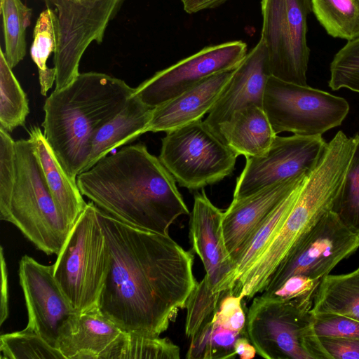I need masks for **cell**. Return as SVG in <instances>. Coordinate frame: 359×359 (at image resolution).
I'll list each match as a JSON object with an SVG mask.
<instances>
[{
	"mask_svg": "<svg viewBox=\"0 0 359 359\" xmlns=\"http://www.w3.org/2000/svg\"><path fill=\"white\" fill-rule=\"evenodd\" d=\"M110 265L98 308L122 330L158 337L186 307L194 256L169 235L126 224L99 208Z\"/></svg>",
	"mask_w": 359,
	"mask_h": 359,
	"instance_id": "cell-1",
	"label": "cell"
},
{
	"mask_svg": "<svg viewBox=\"0 0 359 359\" xmlns=\"http://www.w3.org/2000/svg\"><path fill=\"white\" fill-rule=\"evenodd\" d=\"M312 11L327 34L353 40L359 37V0H311Z\"/></svg>",
	"mask_w": 359,
	"mask_h": 359,
	"instance_id": "cell-25",
	"label": "cell"
},
{
	"mask_svg": "<svg viewBox=\"0 0 359 359\" xmlns=\"http://www.w3.org/2000/svg\"><path fill=\"white\" fill-rule=\"evenodd\" d=\"M318 338L330 359H359V339Z\"/></svg>",
	"mask_w": 359,
	"mask_h": 359,
	"instance_id": "cell-39",
	"label": "cell"
},
{
	"mask_svg": "<svg viewBox=\"0 0 359 359\" xmlns=\"http://www.w3.org/2000/svg\"><path fill=\"white\" fill-rule=\"evenodd\" d=\"M276 135L263 108L250 105L233 116L222 141L238 156L258 157L269 151Z\"/></svg>",
	"mask_w": 359,
	"mask_h": 359,
	"instance_id": "cell-22",
	"label": "cell"
},
{
	"mask_svg": "<svg viewBox=\"0 0 359 359\" xmlns=\"http://www.w3.org/2000/svg\"><path fill=\"white\" fill-rule=\"evenodd\" d=\"M17 175L0 219L15 226L35 247L58 255L71 227L58 211L29 139L15 141Z\"/></svg>",
	"mask_w": 359,
	"mask_h": 359,
	"instance_id": "cell-5",
	"label": "cell"
},
{
	"mask_svg": "<svg viewBox=\"0 0 359 359\" xmlns=\"http://www.w3.org/2000/svg\"><path fill=\"white\" fill-rule=\"evenodd\" d=\"M244 333L223 327L212 320L201 327L190 338L186 358L189 359H226L236 355L235 344Z\"/></svg>",
	"mask_w": 359,
	"mask_h": 359,
	"instance_id": "cell-30",
	"label": "cell"
},
{
	"mask_svg": "<svg viewBox=\"0 0 359 359\" xmlns=\"http://www.w3.org/2000/svg\"><path fill=\"white\" fill-rule=\"evenodd\" d=\"M1 359H65L41 336L26 327L0 337Z\"/></svg>",
	"mask_w": 359,
	"mask_h": 359,
	"instance_id": "cell-32",
	"label": "cell"
},
{
	"mask_svg": "<svg viewBox=\"0 0 359 359\" xmlns=\"http://www.w3.org/2000/svg\"><path fill=\"white\" fill-rule=\"evenodd\" d=\"M269 76L268 55L260 39L234 69L203 121L219 138L222 140L224 130L237 112L250 105L263 108L264 94Z\"/></svg>",
	"mask_w": 359,
	"mask_h": 359,
	"instance_id": "cell-15",
	"label": "cell"
},
{
	"mask_svg": "<svg viewBox=\"0 0 359 359\" xmlns=\"http://www.w3.org/2000/svg\"><path fill=\"white\" fill-rule=\"evenodd\" d=\"M134 90L121 79L90 72L46 100L43 133L72 181L76 182L97 132L122 110Z\"/></svg>",
	"mask_w": 359,
	"mask_h": 359,
	"instance_id": "cell-3",
	"label": "cell"
},
{
	"mask_svg": "<svg viewBox=\"0 0 359 359\" xmlns=\"http://www.w3.org/2000/svg\"><path fill=\"white\" fill-rule=\"evenodd\" d=\"M238 154L202 120L166 133L158 158L180 187L198 190L231 174Z\"/></svg>",
	"mask_w": 359,
	"mask_h": 359,
	"instance_id": "cell-8",
	"label": "cell"
},
{
	"mask_svg": "<svg viewBox=\"0 0 359 359\" xmlns=\"http://www.w3.org/2000/svg\"><path fill=\"white\" fill-rule=\"evenodd\" d=\"M263 109L276 135L290 132L316 136L340 126L349 104L341 97L269 76Z\"/></svg>",
	"mask_w": 359,
	"mask_h": 359,
	"instance_id": "cell-9",
	"label": "cell"
},
{
	"mask_svg": "<svg viewBox=\"0 0 359 359\" xmlns=\"http://www.w3.org/2000/svg\"><path fill=\"white\" fill-rule=\"evenodd\" d=\"M123 332L97 306L66 320L55 347L65 359H107Z\"/></svg>",
	"mask_w": 359,
	"mask_h": 359,
	"instance_id": "cell-18",
	"label": "cell"
},
{
	"mask_svg": "<svg viewBox=\"0 0 359 359\" xmlns=\"http://www.w3.org/2000/svg\"><path fill=\"white\" fill-rule=\"evenodd\" d=\"M234 69L213 74L172 99L154 107L147 133H167L201 120L218 100Z\"/></svg>",
	"mask_w": 359,
	"mask_h": 359,
	"instance_id": "cell-19",
	"label": "cell"
},
{
	"mask_svg": "<svg viewBox=\"0 0 359 359\" xmlns=\"http://www.w3.org/2000/svg\"><path fill=\"white\" fill-rule=\"evenodd\" d=\"M261 39L271 76L306 86L310 48L306 41L311 0H261Z\"/></svg>",
	"mask_w": 359,
	"mask_h": 359,
	"instance_id": "cell-10",
	"label": "cell"
},
{
	"mask_svg": "<svg viewBox=\"0 0 359 359\" xmlns=\"http://www.w3.org/2000/svg\"><path fill=\"white\" fill-rule=\"evenodd\" d=\"M328 86L332 90L347 88L359 93V37L348 41L334 56Z\"/></svg>",
	"mask_w": 359,
	"mask_h": 359,
	"instance_id": "cell-34",
	"label": "cell"
},
{
	"mask_svg": "<svg viewBox=\"0 0 359 359\" xmlns=\"http://www.w3.org/2000/svg\"><path fill=\"white\" fill-rule=\"evenodd\" d=\"M352 155L331 210L359 236V132L353 137Z\"/></svg>",
	"mask_w": 359,
	"mask_h": 359,
	"instance_id": "cell-31",
	"label": "cell"
},
{
	"mask_svg": "<svg viewBox=\"0 0 359 359\" xmlns=\"http://www.w3.org/2000/svg\"><path fill=\"white\" fill-rule=\"evenodd\" d=\"M358 248L359 236L330 210L291 249L272 273L262 293L273 292L295 275L321 280Z\"/></svg>",
	"mask_w": 359,
	"mask_h": 359,
	"instance_id": "cell-11",
	"label": "cell"
},
{
	"mask_svg": "<svg viewBox=\"0 0 359 359\" xmlns=\"http://www.w3.org/2000/svg\"><path fill=\"white\" fill-rule=\"evenodd\" d=\"M311 314L318 337L359 339V321L333 313Z\"/></svg>",
	"mask_w": 359,
	"mask_h": 359,
	"instance_id": "cell-36",
	"label": "cell"
},
{
	"mask_svg": "<svg viewBox=\"0 0 359 359\" xmlns=\"http://www.w3.org/2000/svg\"><path fill=\"white\" fill-rule=\"evenodd\" d=\"M18 275L27 311L26 328L56 348L61 327L76 313L54 276V264H42L24 255L19 262Z\"/></svg>",
	"mask_w": 359,
	"mask_h": 359,
	"instance_id": "cell-14",
	"label": "cell"
},
{
	"mask_svg": "<svg viewBox=\"0 0 359 359\" xmlns=\"http://www.w3.org/2000/svg\"><path fill=\"white\" fill-rule=\"evenodd\" d=\"M110 265V251L91 201L67 236L54 264V276L76 313L98 306Z\"/></svg>",
	"mask_w": 359,
	"mask_h": 359,
	"instance_id": "cell-6",
	"label": "cell"
},
{
	"mask_svg": "<svg viewBox=\"0 0 359 359\" xmlns=\"http://www.w3.org/2000/svg\"><path fill=\"white\" fill-rule=\"evenodd\" d=\"M153 109L133 94L122 110L95 134L90 155L81 172L90 168L114 149L147 133Z\"/></svg>",
	"mask_w": 359,
	"mask_h": 359,
	"instance_id": "cell-21",
	"label": "cell"
},
{
	"mask_svg": "<svg viewBox=\"0 0 359 359\" xmlns=\"http://www.w3.org/2000/svg\"><path fill=\"white\" fill-rule=\"evenodd\" d=\"M227 290L214 293L205 276L197 282L185 307V334L187 338H191L201 327L212 320L219 302Z\"/></svg>",
	"mask_w": 359,
	"mask_h": 359,
	"instance_id": "cell-33",
	"label": "cell"
},
{
	"mask_svg": "<svg viewBox=\"0 0 359 359\" xmlns=\"http://www.w3.org/2000/svg\"><path fill=\"white\" fill-rule=\"evenodd\" d=\"M247 53L248 46L243 41L205 46L156 72L135 88L133 95L154 108L213 74L236 69Z\"/></svg>",
	"mask_w": 359,
	"mask_h": 359,
	"instance_id": "cell-13",
	"label": "cell"
},
{
	"mask_svg": "<svg viewBox=\"0 0 359 359\" xmlns=\"http://www.w3.org/2000/svg\"><path fill=\"white\" fill-rule=\"evenodd\" d=\"M29 139L57 208L72 228L87 203L76 182L69 178L61 166L41 128L32 127Z\"/></svg>",
	"mask_w": 359,
	"mask_h": 359,
	"instance_id": "cell-20",
	"label": "cell"
},
{
	"mask_svg": "<svg viewBox=\"0 0 359 359\" xmlns=\"http://www.w3.org/2000/svg\"><path fill=\"white\" fill-rule=\"evenodd\" d=\"M1 323L6 320L8 316V274L6 260L4 256L3 248L1 247Z\"/></svg>",
	"mask_w": 359,
	"mask_h": 359,
	"instance_id": "cell-40",
	"label": "cell"
},
{
	"mask_svg": "<svg viewBox=\"0 0 359 359\" xmlns=\"http://www.w3.org/2000/svg\"><path fill=\"white\" fill-rule=\"evenodd\" d=\"M1 13L5 41V57L13 68L26 55V28L32 11L21 0H1Z\"/></svg>",
	"mask_w": 359,
	"mask_h": 359,
	"instance_id": "cell-28",
	"label": "cell"
},
{
	"mask_svg": "<svg viewBox=\"0 0 359 359\" xmlns=\"http://www.w3.org/2000/svg\"><path fill=\"white\" fill-rule=\"evenodd\" d=\"M353 149V138L339 130L328 142L318 165L306 177L279 231L231 288L248 300L262 293L276 269L294 245L331 210Z\"/></svg>",
	"mask_w": 359,
	"mask_h": 359,
	"instance_id": "cell-4",
	"label": "cell"
},
{
	"mask_svg": "<svg viewBox=\"0 0 359 359\" xmlns=\"http://www.w3.org/2000/svg\"><path fill=\"white\" fill-rule=\"evenodd\" d=\"M76 184L98 208L137 229L169 235L171 224L189 214L176 180L144 144L103 157Z\"/></svg>",
	"mask_w": 359,
	"mask_h": 359,
	"instance_id": "cell-2",
	"label": "cell"
},
{
	"mask_svg": "<svg viewBox=\"0 0 359 359\" xmlns=\"http://www.w3.org/2000/svg\"><path fill=\"white\" fill-rule=\"evenodd\" d=\"M310 312L337 313L359 321V267L348 273L324 276Z\"/></svg>",
	"mask_w": 359,
	"mask_h": 359,
	"instance_id": "cell-23",
	"label": "cell"
},
{
	"mask_svg": "<svg viewBox=\"0 0 359 359\" xmlns=\"http://www.w3.org/2000/svg\"><path fill=\"white\" fill-rule=\"evenodd\" d=\"M180 348L168 338L123 332L107 359H179Z\"/></svg>",
	"mask_w": 359,
	"mask_h": 359,
	"instance_id": "cell-29",
	"label": "cell"
},
{
	"mask_svg": "<svg viewBox=\"0 0 359 359\" xmlns=\"http://www.w3.org/2000/svg\"><path fill=\"white\" fill-rule=\"evenodd\" d=\"M235 351L236 355L239 356L241 359H252L253 358L257 351L250 342L248 337L241 336L240 337L235 344Z\"/></svg>",
	"mask_w": 359,
	"mask_h": 359,
	"instance_id": "cell-42",
	"label": "cell"
},
{
	"mask_svg": "<svg viewBox=\"0 0 359 359\" xmlns=\"http://www.w3.org/2000/svg\"><path fill=\"white\" fill-rule=\"evenodd\" d=\"M320 280L311 279L302 275H295L288 278L273 292L269 294H263L283 301L293 299L313 301Z\"/></svg>",
	"mask_w": 359,
	"mask_h": 359,
	"instance_id": "cell-38",
	"label": "cell"
},
{
	"mask_svg": "<svg viewBox=\"0 0 359 359\" xmlns=\"http://www.w3.org/2000/svg\"><path fill=\"white\" fill-rule=\"evenodd\" d=\"M242 299L229 289L220 300L212 320L229 330L245 333L247 317L242 307Z\"/></svg>",
	"mask_w": 359,
	"mask_h": 359,
	"instance_id": "cell-37",
	"label": "cell"
},
{
	"mask_svg": "<svg viewBox=\"0 0 359 359\" xmlns=\"http://www.w3.org/2000/svg\"><path fill=\"white\" fill-rule=\"evenodd\" d=\"M304 180L285 198L263 222L247 249L235 264L232 273L224 285L222 291L233 287L276 236L292 208Z\"/></svg>",
	"mask_w": 359,
	"mask_h": 359,
	"instance_id": "cell-24",
	"label": "cell"
},
{
	"mask_svg": "<svg viewBox=\"0 0 359 359\" xmlns=\"http://www.w3.org/2000/svg\"><path fill=\"white\" fill-rule=\"evenodd\" d=\"M229 0H181L184 11L188 14L217 8Z\"/></svg>",
	"mask_w": 359,
	"mask_h": 359,
	"instance_id": "cell-41",
	"label": "cell"
},
{
	"mask_svg": "<svg viewBox=\"0 0 359 359\" xmlns=\"http://www.w3.org/2000/svg\"><path fill=\"white\" fill-rule=\"evenodd\" d=\"M223 212L214 205L203 189L194 194L189 222L192 250L204 266L205 278L214 293L222 291L233 269L222 229Z\"/></svg>",
	"mask_w": 359,
	"mask_h": 359,
	"instance_id": "cell-17",
	"label": "cell"
},
{
	"mask_svg": "<svg viewBox=\"0 0 359 359\" xmlns=\"http://www.w3.org/2000/svg\"><path fill=\"white\" fill-rule=\"evenodd\" d=\"M327 145L322 135H276L264 156L245 157V165L236 180L233 198L309 174L320 163Z\"/></svg>",
	"mask_w": 359,
	"mask_h": 359,
	"instance_id": "cell-12",
	"label": "cell"
},
{
	"mask_svg": "<svg viewBox=\"0 0 359 359\" xmlns=\"http://www.w3.org/2000/svg\"><path fill=\"white\" fill-rule=\"evenodd\" d=\"M17 175L15 141L0 128V207L9 201Z\"/></svg>",
	"mask_w": 359,
	"mask_h": 359,
	"instance_id": "cell-35",
	"label": "cell"
},
{
	"mask_svg": "<svg viewBox=\"0 0 359 359\" xmlns=\"http://www.w3.org/2000/svg\"><path fill=\"white\" fill-rule=\"evenodd\" d=\"M58 20L57 14L47 8L39 15L34 29V40L30 53L39 72L40 93L46 96L55 81L56 72L54 67H48L46 62L51 53L57 47Z\"/></svg>",
	"mask_w": 359,
	"mask_h": 359,
	"instance_id": "cell-26",
	"label": "cell"
},
{
	"mask_svg": "<svg viewBox=\"0 0 359 359\" xmlns=\"http://www.w3.org/2000/svg\"><path fill=\"white\" fill-rule=\"evenodd\" d=\"M308 175L276 183L244 197L233 198L223 212L222 229L233 268L263 222Z\"/></svg>",
	"mask_w": 359,
	"mask_h": 359,
	"instance_id": "cell-16",
	"label": "cell"
},
{
	"mask_svg": "<svg viewBox=\"0 0 359 359\" xmlns=\"http://www.w3.org/2000/svg\"><path fill=\"white\" fill-rule=\"evenodd\" d=\"M313 303L254 297L245 330L257 353L266 359H330L314 331Z\"/></svg>",
	"mask_w": 359,
	"mask_h": 359,
	"instance_id": "cell-7",
	"label": "cell"
},
{
	"mask_svg": "<svg viewBox=\"0 0 359 359\" xmlns=\"http://www.w3.org/2000/svg\"><path fill=\"white\" fill-rule=\"evenodd\" d=\"M29 113L26 93L0 50V128L8 133L25 125Z\"/></svg>",
	"mask_w": 359,
	"mask_h": 359,
	"instance_id": "cell-27",
	"label": "cell"
}]
</instances>
